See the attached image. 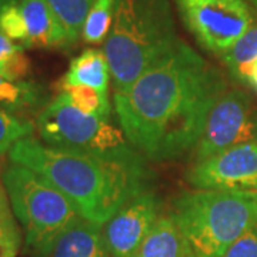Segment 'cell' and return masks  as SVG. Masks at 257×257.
I'll return each mask as SVG.
<instances>
[{
  "instance_id": "6da1fadb",
  "label": "cell",
  "mask_w": 257,
  "mask_h": 257,
  "mask_svg": "<svg viewBox=\"0 0 257 257\" xmlns=\"http://www.w3.org/2000/svg\"><path fill=\"white\" fill-rule=\"evenodd\" d=\"M227 90L220 70L179 39L173 49L126 89L114 92L124 136L146 160L190 153L209 113Z\"/></svg>"
},
{
  "instance_id": "7a4b0ae2",
  "label": "cell",
  "mask_w": 257,
  "mask_h": 257,
  "mask_svg": "<svg viewBox=\"0 0 257 257\" xmlns=\"http://www.w3.org/2000/svg\"><path fill=\"white\" fill-rule=\"evenodd\" d=\"M9 159L43 177L72 202L80 217L99 226L135 196L150 190L152 183L121 166L50 147L32 136L12 147Z\"/></svg>"
},
{
  "instance_id": "3957f363",
  "label": "cell",
  "mask_w": 257,
  "mask_h": 257,
  "mask_svg": "<svg viewBox=\"0 0 257 257\" xmlns=\"http://www.w3.org/2000/svg\"><path fill=\"white\" fill-rule=\"evenodd\" d=\"M177 42L169 0H114L113 23L103 49L114 92L138 80Z\"/></svg>"
},
{
  "instance_id": "277c9868",
  "label": "cell",
  "mask_w": 257,
  "mask_h": 257,
  "mask_svg": "<svg viewBox=\"0 0 257 257\" xmlns=\"http://www.w3.org/2000/svg\"><path fill=\"white\" fill-rule=\"evenodd\" d=\"M170 217L193 256L220 257L257 226V194L194 189L176 197Z\"/></svg>"
},
{
  "instance_id": "5b68a950",
  "label": "cell",
  "mask_w": 257,
  "mask_h": 257,
  "mask_svg": "<svg viewBox=\"0 0 257 257\" xmlns=\"http://www.w3.org/2000/svg\"><path fill=\"white\" fill-rule=\"evenodd\" d=\"M36 130L40 142L47 146L121 166L152 182L147 160L132 146L123 130L111 124L110 120L79 110L64 93H60L40 110Z\"/></svg>"
},
{
  "instance_id": "8992f818",
  "label": "cell",
  "mask_w": 257,
  "mask_h": 257,
  "mask_svg": "<svg viewBox=\"0 0 257 257\" xmlns=\"http://www.w3.org/2000/svg\"><path fill=\"white\" fill-rule=\"evenodd\" d=\"M15 217L25 230V246L32 257H50L56 241L77 217L72 202L25 166L12 163L2 172Z\"/></svg>"
},
{
  "instance_id": "52a82bcc",
  "label": "cell",
  "mask_w": 257,
  "mask_h": 257,
  "mask_svg": "<svg viewBox=\"0 0 257 257\" xmlns=\"http://www.w3.org/2000/svg\"><path fill=\"white\" fill-rule=\"evenodd\" d=\"M175 3L194 40L219 57L254 25L244 0H175Z\"/></svg>"
},
{
  "instance_id": "ba28073f",
  "label": "cell",
  "mask_w": 257,
  "mask_h": 257,
  "mask_svg": "<svg viewBox=\"0 0 257 257\" xmlns=\"http://www.w3.org/2000/svg\"><path fill=\"white\" fill-rule=\"evenodd\" d=\"M251 142H257V106L246 92L227 89L209 113L190 156L197 163Z\"/></svg>"
},
{
  "instance_id": "9c48e42d",
  "label": "cell",
  "mask_w": 257,
  "mask_h": 257,
  "mask_svg": "<svg viewBox=\"0 0 257 257\" xmlns=\"http://www.w3.org/2000/svg\"><path fill=\"white\" fill-rule=\"evenodd\" d=\"M186 179L199 190L257 194V142L231 147L193 163Z\"/></svg>"
},
{
  "instance_id": "30bf717a",
  "label": "cell",
  "mask_w": 257,
  "mask_h": 257,
  "mask_svg": "<svg viewBox=\"0 0 257 257\" xmlns=\"http://www.w3.org/2000/svg\"><path fill=\"white\" fill-rule=\"evenodd\" d=\"M162 200L152 190L128 200L107 223L101 234L110 257H133L160 217Z\"/></svg>"
},
{
  "instance_id": "8fae6325",
  "label": "cell",
  "mask_w": 257,
  "mask_h": 257,
  "mask_svg": "<svg viewBox=\"0 0 257 257\" xmlns=\"http://www.w3.org/2000/svg\"><path fill=\"white\" fill-rule=\"evenodd\" d=\"M19 6L28 28V42L25 47L69 49L63 29L47 0H20Z\"/></svg>"
},
{
  "instance_id": "7c38bea8",
  "label": "cell",
  "mask_w": 257,
  "mask_h": 257,
  "mask_svg": "<svg viewBox=\"0 0 257 257\" xmlns=\"http://www.w3.org/2000/svg\"><path fill=\"white\" fill-rule=\"evenodd\" d=\"M50 257H110V254L103 240L101 226L79 216L56 241Z\"/></svg>"
},
{
  "instance_id": "4fadbf2b",
  "label": "cell",
  "mask_w": 257,
  "mask_h": 257,
  "mask_svg": "<svg viewBox=\"0 0 257 257\" xmlns=\"http://www.w3.org/2000/svg\"><path fill=\"white\" fill-rule=\"evenodd\" d=\"M110 80V67L104 52L99 49H86L70 62L67 72L57 83V89L84 86L107 94Z\"/></svg>"
},
{
  "instance_id": "5bb4252c",
  "label": "cell",
  "mask_w": 257,
  "mask_h": 257,
  "mask_svg": "<svg viewBox=\"0 0 257 257\" xmlns=\"http://www.w3.org/2000/svg\"><path fill=\"white\" fill-rule=\"evenodd\" d=\"M133 257H194L170 216H160Z\"/></svg>"
},
{
  "instance_id": "9a60e30c",
  "label": "cell",
  "mask_w": 257,
  "mask_h": 257,
  "mask_svg": "<svg viewBox=\"0 0 257 257\" xmlns=\"http://www.w3.org/2000/svg\"><path fill=\"white\" fill-rule=\"evenodd\" d=\"M47 93L43 86L29 80H9L0 74V109L26 116L43 110Z\"/></svg>"
},
{
  "instance_id": "2e32d148",
  "label": "cell",
  "mask_w": 257,
  "mask_h": 257,
  "mask_svg": "<svg viewBox=\"0 0 257 257\" xmlns=\"http://www.w3.org/2000/svg\"><path fill=\"white\" fill-rule=\"evenodd\" d=\"M53 15L63 29L69 47L82 37V29L87 13L96 0H47Z\"/></svg>"
},
{
  "instance_id": "e0dca14e",
  "label": "cell",
  "mask_w": 257,
  "mask_h": 257,
  "mask_svg": "<svg viewBox=\"0 0 257 257\" xmlns=\"http://www.w3.org/2000/svg\"><path fill=\"white\" fill-rule=\"evenodd\" d=\"M220 59L230 73L243 82L247 67L257 59V25H253L244 35H241L220 56Z\"/></svg>"
},
{
  "instance_id": "ac0fdd59",
  "label": "cell",
  "mask_w": 257,
  "mask_h": 257,
  "mask_svg": "<svg viewBox=\"0 0 257 257\" xmlns=\"http://www.w3.org/2000/svg\"><path fill=\"white\" fill-rule=\"evenodd\" d=\"M114 16V0H96L82 29V40L87 45L106 42Z\"/></svg>"
},
{
  "instance_id": "d6986e66",
  "label": "cell",
  "mask_w": 257,
  "mask_h": 257,
  "mask_svg": "<svg viewBox=\"0 0 257 257\" xmlns=\"http://www.w3.org/2000/svg\"><path fill=\"white\" fill-rule=\"evenodd\" d=\"M64 93L69 101L86 114L96 116L104 120H110L111 106L107 94L84 86H72L60 90Z\"/></svg>"
},
{
  "instance_id": "ffe728a7",
  "label": "cell",
  "mask_w": 257,
  "mask_h": 257,
  "mask_svg": "<svg viewBox=\"0 0 257 257\" xmlns=\"http://www.w3.org/2000/svg\"><path fill=\"white\" fill-rule=\"evenodd\" d=\"M32 64L25 55V47L15 45L0 32V74L9 80H25Z\"/></svg>"
},
{
  "instance_id": "44dd1931",
  "label": "cell",
  "mask_w": 257,
  "mask_h": 257,
  "mask_svg": "<svg viewBox=\"0 0 257 257\" xmlns=\"http://www.w3.org/2000/svg\"><path fill=\"white\" fill-rule=\"evenodd\" d=\"M35 132V123L26 116L0 109V156L10 152L22 139L30 138Z\"/></svg>"
},
{
  "instance_id": "7402d4cb",
  "label": "cell",
  "mask_w": 257,
  "mask_h": 257,
  "mask_svg": "<svg viewBox=\"0 0 257 257\" xmlns=\"http://www.w3.org/2000/svg\"><path fill=\"white\" fill-rule=\"evenodd\" d=\"M20 246L22 233L9 204L0 214V257H16Z\"/></svg>"
},
{
  "instance_id": "603a6c76",
  "label": "cell",
  "mask_w": 257,
  "mask_h": 257,
  "mask_svg": "<svg viewBox=\"0 0 257 257\" xmlns=\"http://www.w3.org/2000/svg\"><path fill=\"white\" fill-rule=\"evenodd\" d=\"M19 3L9 5L0 12V32L12 42H19L25 47L28 42V28Z\"/></svg>"
},
{
  "instance_id": "cb8c5ba5",
  "label": "cell",
  "mask_w": 257,
  "mask_h": 257,
  "mask_svg": "<svg viewBox=\"0 0 257 257\" xmlns=\"http://www.w3.org/2000/svg\"><path fill=\"white\" fill-rule=\"evenodd\" d=\"M220 257H257V226L236 240Z\"/></svg>"
},
{
  "instance_id": "d4e9b609",
  "label": "cell",
  "mask_w": 257,
  "mask_h": 257,
  "mask_svg": "<svg viewBox=\"0 0 257 257\" xmlns=\"http://www.w3.org/2000/svg\"><path fill=\"white\" fill-rule=\"evenodd\" d=\"M243 82L248 83L253 89L257 90V59L247 67L244 77H243Z\"/></svg>"
},
{
  "instance_id": "484cf974",
  "label": "cell",
  "mask_w": 257,
  "mask_h": 257,
  "mask_svg": "<svg viewBox=\"0 0 257 257\" xmlns=\"http://www.w3.org/2000/svg\"><path fill=\"white\" fill-rule=\"evenodd\" d=\"M9 204L10 202L9 197H8V193L5 190V186H3L2 180H0V214H2V211L5 210Z\"/></svg>"
},
{
  "instance_id": "4316f807",
  "label": "cell",
  "mask_w": 257,
  "mask_h": 257,
  "mask_svg": "<svg viewBox=\"0 0 257 257\" xmlns=\"http://www.w3.org/2000/svg\"><path fill=\"white\" fill-rule=\"evenodd\" d=\"M20 0H0V12L5 9L6 6L9 5H13V3H19Z\"/></svg>"
},
{
  "instance_id": "83f0119b",
  "label": "cell",
  "mask_w": 257,
  "mask_h": 257,
  "mask_svg": "<svg viewBox=\"0 0 257 257\" xmlns=\"http://www.w3.org/2000/svg\"><path fill=\"white\" fill-rule=\"evenodd\" d=\"M250 3H251V5H253V6L257 9V0H250Z\"/></svg>"
}]
</instances>
